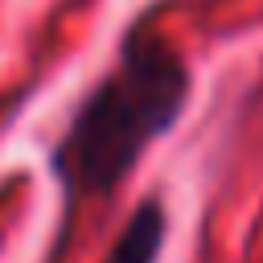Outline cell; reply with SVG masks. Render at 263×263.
Wrapping results in <instances>:
<instances>
[{
    "label": "cell",
    "instance_id": "obj_1",
    "mask_svg": "<svg viewBox=\"0 0 263 263\" xmlns=\"http://www.w3.org/2000/svg\"><path fill=\"white\" fill-rule=\"evenodd\" d=\"M189 95L193 74L185 58L152 29L127 33L115 66L86 90L49 148V168L66 205L115 193L144 152L181 123Z\"/></svg>",
    "mask_w": 263,
    "mask_h": 263
},
{
    "label": "cell",
    "instance_id": "obj_2",
    "mask_svg": "<svg viewBox=\"0 0 263 263\" xmlns=\"http://www.w3.org/2000/svg\"><path fill=\"white\" fill-rule=\"evenodd\" d=\"M164 234H168V218H164L160 197H144L123 222V230L115 234L103 263H156L164 251Z\"/></svg>",
    "mask_w": 263,
    "mask_h": 263
}]
</instances>
